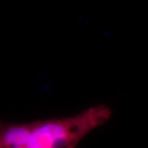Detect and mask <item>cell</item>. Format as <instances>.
<instances>
[{"label": "cell", "mask_w": 148, "mask_h": 148, "mask_svg": "<svg viewBox=\"0 0 148 148\" xmlns=\"http://www.w3.org/2000/svg\"><path fill=\"white\" fill-rule=\"evenodd\" d=\"M111 109L97 105L74 116L30 122L0 121V148H77L78 143L110 119Z\"/></svg>", "instance_id": "cell-1"}]
</instances>
